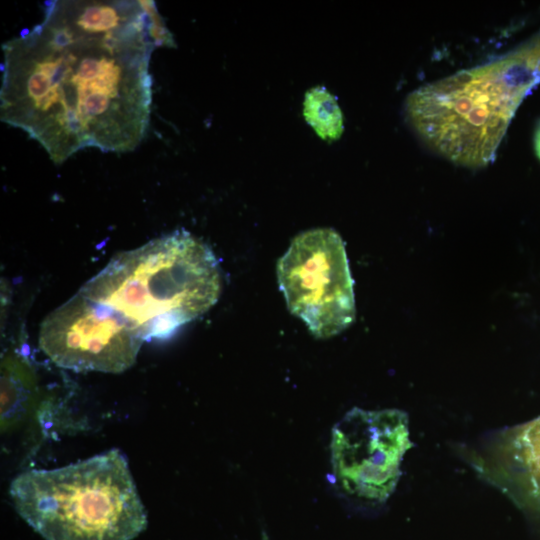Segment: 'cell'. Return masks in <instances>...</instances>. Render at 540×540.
Returning a JSON list of instances; mask_svg holds the SVG:
<instances>
[{
    "mask_svg": "<svg viewBox=\"0 0 540 540\" xmlns=\"http://www.w3.org/2000/svg\"><path fill=\"white\" fill-rule=\"evenodd\" d=\"M20 517L45 540H133L148 524L127 458L113 448L11 482Z\"/></svg>",
    "mask_w": 540,
    "mask_h": 540,
    "instance_id": "obj_4",
    "label": "cell"
},
{
    "mask_svg": "<svg viewBox=\"0 0 540 540\" xmlns=\"http://www.w3.org/2000/svg\"><path fill=\"white\" fill-rule=\"evenodd\" d=\"M153 2L61 0L2 45L0 115L56 164L85 148L134 150L152 104Z\"/></svg>",
    "mask_w": 540,
    "mask_h": 540,
    "instance_id": "obj_1",
    "label": "cell"
},
{
    "mask_svg": "<svg viewBox=\"0 0 540 540\" xmlns=\"http://www.w3.org/2000/svg\"><path fill=\"white\" fill-rule=\"evenodd\" d=\"M540 72L525 48L410 93L406 116L432 149L467 167L489 164Z\"/></svg>",
    "mask_w": 540,
    "mask_h": 540,
    "instance_id": "obj_3",
    "label": "cell"
},
{
    "mask_svg": "<svg viewBox=\"0 0 540 540\" xmlns=\"http://www.w3.org/2000/svg\"><path fill=\"white\" fill-rule=\"evenodd\" d=\"M79 291L121 313L145 341L166 339L217 302L221 273L205 243L176 230L116 254Z\"/></svg>",
    "mask_w": 540,
    "mask_h": 540,
    "instance_id": "obj_2",
    "label": "cell"
},
{
    "mask_svg": "<svg viewBox=\"0 0 540 540\" xmlns=\"http://www.w3.org/2000/svg\"><path fill=\"white\" fill-rule=\"evenodd\" d=\"M412 446L405 412L353 408L332 430L334 483L346 495L382 503L394 492Z\"/></svg>",
    "mask_w": 540,
    "mask_h": 540,
    "instance_id": "obj_6",
    "label": "cell"
},
{
    "mask_svg": "<svg viewBox=\"0 0 540 540\" xmlns=\"http://www.w3.org/2000/svg\"><path fill=\"white\" fill-rule=\"evenodd\" d=\"M534 148L537 157L540 159V121L536 126L535 134H534Z\"/></svg>",
    "mask_w": 540,
    "mask_h": 540,
    "instance_id": "obj_11",
    "label": "cell"
},
{
    "mask_svg": "<svg viewBox=\"0 0 540 540\" xmlns=\"http://www.w3.org/2000/svg\"><path fill=\"white\" fill-rule=\"evenodd\" d=\"M304 116L317 134L325 140H335L343 132V115L336 98L324 87L306 93Z\"/></svg>",
    "mask_w": 540,
    "mask_h": 540,
    "instance_id": "obj_10",
    "label": "cell"
},
{
    "mask_svg": "<svg viewBox=\"0 0 540 540\" xmlns=\"http://www.w3.org/2000/svg\"><path fill=\"white\" fill-rule=\"evenodd\" d=\"M36 385L30 368L19 356L10 355L1 368V430L19 424L35 399Z\"/></svg>",
    "mask_w": 540,
    "mask_h": 540,
    "instance_id": "obj_8",
    "label": "cell"
},
{
    "mask_svg": "<svg viewBox=\"0 0 540 540\" xmlns=\"http://www.w3.org/2000/svg\"><path fill=\"white\" fill-rule=\"evenodd\" d=\"M144 341L121 313L80 291L45 317L38 336L55 365L114 374L134 365Z\"/></svg>",
    "mask_w": 540,
    "mask_h": 540,
    "instance_id": "obj_7",
    "label": "cell"
},
{
    "mask_svg": "<svg viewBox=\"0 0 540 540\" xmlns=\"http://www.w3.org/2000/svg\"><path fill=\"white\" fill-rule=\"evenodd\" d=\"M508 454L521 470L528 488L540 499V417L521 426L512 436Z\"/></svg>",
    "mask_w": 540,
    "mask_h": 540,
    "instance_id": "obj_9",
    "label": "cell"
},
{
    "mask_svg": "<svg viewBox=\"0 0 540 540\" xmlns=\"http://www.w3.org/2000/svg\"><path fill=\"white\" fill-rule=\"evenodd\" d=\"M277 277L288 309L314 336L329 338L353 322V281L336 231L318 228L296 236L278 260Z\"/></svg>",
    "mask_w": 540,
    "mask_h": 540,
    "instance_id": "obj_5",
    "label": "cell"
}]
</instances>
